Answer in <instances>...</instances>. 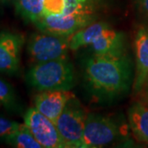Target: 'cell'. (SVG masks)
<instances>
[{
    "mask_svg": "<svg viewBox=\"0 0 148 148\" xmlns=\"http://www.w3.org/2000/svg\"><path fill=\"white\" fill-rule=\"evenodd\" d=\"M76 96L70 90H42L35 97V108L53 123Z\"/></svg>",
    "mask_w": 148,
    "mask_h": 148,
    "instance_id": "9c48e42d",
    "label": "cell"
},
{
    "mask_svg": "<svg viewBox=\"0 0 148 148\" xmlns=\"http://www.w3.org/2000/svg\"><path fill=\"white\" fill-rule=\"evenodd\" d=\"M3 1H8V0H3Z\"/></svg>",
    "mask_w": 148,
    "mask_h": 148,
    "instance_id": "44dd1931",
    "label": "cell"
},
{
    "mask_svg": "<svg viewBox=\"0 0 148 148\" xmlns=\"http://www.w3.org/2000/svg\"><path fill=\"white\" fill-rule=\"evenodd\" d=\"M145 103H147V104H148V102H145Z\"/></svg>",
    "mask_w": 148,
    "mask_h": 148,
    "instance_id": "7402d4cb",
    "label": "cell"
},
{
    "mask_svg": "<svg viewBox=\"0 0 148 148\" xmlns=\"http://www.w3.org/2000/svg\"><path fill=\"white\" fill-rule=\"evenodd\" d=\"M78 2L83 3H87V4H91V1L92 0H77Z\"/></svg>",
    "mask_w": 148,
    "mask_h": 148,
    "instance_id": "ffe728a7",
    "label": "cell"
},
{
    "mask_svg": "<svg viewBox=\"0 0 148 148\" xmlns=\"http://www.w3.org/2000/svg\"><path fill=\"white\" fill-rule=\"evenodd\" d=\"M118 132V127L112 119L89 114L85 123L82 148L106 147L116 139Z\"/></svg>",
    "mask_w": 148,
    "mask_h": 148,
    "instance_id": "8992f818",
    "label": "cell"
},
{
    "mask_svg": "<svg viewBox=\"0 0 148 148\" xmlns=\"http://www.w3.org/2000/svg\"><path fill=\"white\" fill-rule=\"evenodd\" d=\"M30 86L39 91L70 90L74 86L73 66L69 59H56L34 64L26 75Z\"/></svg>",
    "mask_w": 148,
    "mask_h": 148,
    "instance_id": "7a4b0ae2",
    "label": "cell"
},
{
    "mask_svg": "<svg viewBox=\"0 0 148 148\" xmlns=\"http://www.w3.org/2000/svg\"><path fill=\"white\" fill-rule=\"evenodd\" d=\"M128 122L138 142L148 143V104L139 101L128 110Z\"/></svg>",
    "mask_w": 148,
    "mask_h": 148,
    "instance_id": "8fae6325",
    "label": "cell"
},
{
    "mask_svg": "<svg viewBox=\"0 0 148 148\" xmlns=\"http://www.w3.org/2000/svg\"><path fill=\"white\" fill-rule=\"evenodd\" d=\"M138 93L141 95V101L148 102V77L145 81L142 89Z\"/></svg>",
    "mask_w": 148,
    "mask_h": 148,
    "instance_id": "ac0fdd59",
    "label": "cell"
},
{
    "mask_svg": "<svg viewBox=\"0 0 148 148\" xmlns=\"http://www.w3.org/2000/svg\"><path fill=\"white\" fill-rule=\"evenodd\" d=\"M69 50V36H59L42 32L32 35L27 44L29 58L34 64L68 59Z\"/></svg>",
    "mask_w": 148,
    "mask_h": 148,
    "instance_id": "3957f363",
    "label": "cell"
},
{
    "mask_svg": "<svg viewBox=\"0 0 148 148\" xmlns=\"http://www.w3.org/2000/svg\"><path fill=\"white\" fill-rule=\"evenodd\" d=\"M132 67L125 52L94 53L85 66V79L95 93L114 96L128 90Z\"/></svg>",
    "mask_w": 148,
    "mask_h": 148,
    "instance_id": "6da1fadb",
    "label": "cell"
},
{
    "mask_svg": "<svg viewBox=\"0 0 148 148\" xmlns=\"http://www.w3.org/2000/svg\"><path fill=\"white\" fill-rule=\"evenodd\" d=\"M24 36L19 33L0 32V72L12 74L19 68Z\"/></svg>",
    "mask_w": 148,
    "mask_h": 148,
    "instance_id": "ba28073f",
    "label": "cell"
},
{
    "mask_svg": "<svg viewBox=\"0 0 148 148\" xmlns=\"http://www.w3.org/2000/svg\"><path fill=\"white\" fill-rule=\"evenodd\" d=\"M136 74L133 88L136 92L142 89L148 77V28L140 27L135 37Z\"/></svg>",
    "mask_w": 148,
    "mask_h": 148,
    "instance_id": "30bf717a",
    "label": "cell"
},
{
    "mask_svg": "<svg viewBox=\"0 0 148 148\" xmlns=\"http://www.w3.org/2000/svg\"><path fill=\"white\" fill-rule=\"evenodd\" d=\"M0 106H1V105H0Z\"/></svg>",
    "mask_w": 148,
    "mask_h": 148,
    "instance_id": "603a6c76",
    "label": "cell"
},
{
    "mask_svg": "<svg viewBox=\"0 0 148 148\" xmlns=\"http://www.w3.org/2000/svg\"><path fill=\"white\" fill-rule=\"evenodd\" d=\"M16 95L10 85L0 79V105L10 109L16 105Z\"/></svg>",
    "mask_w": 148,
    "mask_h": 148,
    "instance_id": "2e32d148",
    "label": "cell"
},
{
    "mask_svg": "<svg viewBox=\"0 0 148 148\" xmlns=\"http://www.w3.org/2000/svg\"><path fill=\"white\" fill-rule=\"evenodd\" d=\"M110 26L106 22H92L69 36V46L71 50H77L85 46H89Z\"/></svg>",
    "mask_w": 148,
    "mask_h": 148,
    "instance_id": "4fadbf2b",
    "label": "cell"
},
{
    "mask_svg": "<svg viewBox=\"0 0 148 148\" xmlns=\"http://www.w3.org/2000/svg\"><path fill=\"white\" fill-rule=\"evenodd\" d=\"M93 12L45 15L34 24L42 32L69 37L93 22Z\"/></svg>",
    "mask_w": 148,
    "mask_h": 148,
    "instance_id": "5b68a950",
    "label": "cell"
},
{
    "mask_svg": "<svg viewBox=\"0 0 148 148\" xmlns=\"http://www.w3.org/2000/svg\"><path fill=\"white\" fill-rule=\"evenodd\" d=\"M21 123L0 117V138L5 139L20 127Z\"/></svg>",
    "mask_w": 148,
    "mask_h": 148,
    "instance_id": "e0dca14e",
    "label": "cell"
},
{
    "mask_svg": "<svg viewBox=\"0 0 148 148\" xmlns=\"http://www.w3.org/2000/svg\"><path fill=\"white\" fill-rule=\"evenodd\" d=\"M17 12L25 20L36 22L43 16L44 0H15Z\"/></svg>",
    "mask_w": 148,
    "mask_h": 148,
    "instance_id": "9a60e30c",
    "label": "cell"
},
{
    "mask_svg": "<svg viewBox=\"0 0 148 148\" xmlns=\"http://www.w3.org/2000/svg\"><path fill=\"white\" fill-rule=\"evenodd\" d=\"M4 140L8 145L14 147L43 148L25 123H21L20 127Z\"/></svg>",
    "mask_w": 148,
    "mask_h": 148,
    "instance_id": "5bb4252c",
    "label": "cell"
},
{
    "mask_svg": "<svg viewBox=\"0 0 148 148\" xmlns=\"http://www.w3.org/2000/svg\"><path fill=\"white\" fill-rule=\"evenodd\" d=\"M24 123L44 148H66L55 123L36 109L30 108L24 116Z\"/></svg>",
    "mask_w": 148,
    "mask_h": 148,
    "instance_id": "52a82bcc",
    "label": "cell"
},
{
    "mask_svg": "<svg viewBox=\"0 0 148 148\" xmlns=\"http://www.w3.org/2000/svg\"><path fill=\"white\" fill-rule=\"evenodd\" d=\"M86 117V113L75 97L68 103L55 121L67 148H82Z\"/></svg>",
    "mask_w": 148,
    "mask_h": 148,
    "instance_id": "277c9868",
    "label": "cell"
},
{
    "mask_svg": "<svg viewBox=\"0 0 148 148\" xmlns=\"http://www.w3.org/2000/svg\"><path fill=\"white\" fill-rule=\"evenodd\" d=\"M90 46L96 54L124 52V36L110 27Z\"/></svg>",
    "mask_w": 148,
    "mask_h": 148,
    "instance_id": "7c38bea8",
    "label": "cell"
},
{
    "mask_svg": "<svg viewBox=\"0 0 148 148\" xmlns=\"http://www.w3.org/2000/svg\"><path fill=\"white\" fill-rule=\"evenodd\" d=\"M141 3L143 5V8L148 13V0H141Z\"/></svg>",
    "mask_w": 148,
    "mask_h": 148,
    "instance_id": "d6986e66",
    "label": "cell"
}]
</instances>
